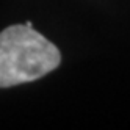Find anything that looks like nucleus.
Returning <instances> with one entry per match:
<instances>
[{
    "mask_svg": "<svg viewBox=\"0 0 130 130\" xmlns=\"http://www.w3.org/2000/svg\"><path fill=\"white\" fill-rule=\"evenodd\" d=\"M60 61L58 47L33 27L16 24L0 31V88L38 80Z\"/></svg>",
    "mask_w": 130,
    "mask_h": 130,
    "instance_id": "obj_1",
    "label": "nucleus"
}]
</instances>
